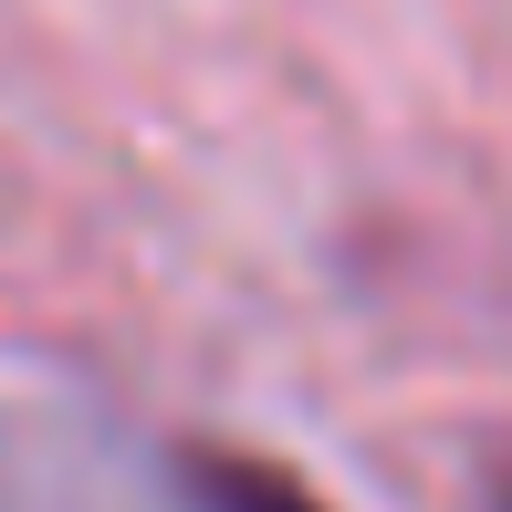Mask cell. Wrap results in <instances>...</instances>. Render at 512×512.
<instances>
[{"label": "cell", "mask_w": 512, "mask_h": 512, "mask_svg": "<svg viewBox=\"0 0 512 512\" xmlns=\"http://www.w3.org/2000/svg\"><path fill=\"white\" fill-rule=\"evenodd\" d=\"M178 481L199 512H324L304 481H283L272 460H241V450H178Z\"/></svg>", "instance_id": "1"}, {"label": "cell", "mask_w": 512, "mask_h": 512, "mask_svg": "<svg viewBox=\"0 0 512 512\" xmlns=\"http://www.w3.org/2000/svg\"><path fill=\"white\" fill-rule=\"evenodd\" d=\"M492 512H512V450L492 460Z\"/></svg>", "instance_id": "2"}]
</instances>
